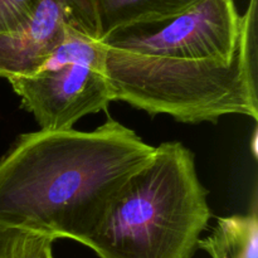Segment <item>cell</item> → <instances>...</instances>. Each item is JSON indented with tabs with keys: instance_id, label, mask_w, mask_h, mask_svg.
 Masks as SVG:
<instances>
[{
	"instance_id": "obj_7",
	"label": "cell",
	"mask_w": 258,
	"mask_h": 258,
	"mask_svg": "<svg viewBox=\"0 0 258 258\" xmlns=\"http://www.w3.org/2000/svg\"><path fill=\"white\" fill-rule=\"evenodd\" d=\"M201 0H92L100 40L116 30L176 17Z\"/></svg>"
},
{
	"instance_id": "obj_11",
	"label": "cell",
	"mask_w": 258,
	"mask_h": 258,
	"mask_svg": "<svg viewBox=\"0 0 258 258\" xmlns=\"http://www.w3.org/2000/svg\"><path fill=\"white\" fill-rule=\"evenodd\" d=\"M42 258H53L52 246H49V247H47V248H45V251L43 252V254H42Z\"/></svg>"
},
{
	"instance_id": "obj_6",
	"label": "cell",
	"mask_w": 258,
	"mask_h": 258,
	"mask_svg": "<svg viewBox=\"0 0 258 258\" xmlns=\"http://www.w3.org/2000/svg\"><path fill=\"white\" fill-rule=\"evenodd\" d=\"M68 28L100 40L92 0H40L18 32L0 34V77L34 75L62 42Z\"/></svg>"
},
{
	"instance_id": "obj_9",
	"label": "cell",
	"mask_w": 258,
	"mask_h": 258,
	"mask_svg": "<svg viewBox=\"0 0 258 258\" xmlns=\"http://www.w3.org/2000/svg\"><path fill=\"white\" fill-rule=\"evenodd\" d=\"M54 239L20 229L0 228V258H42Z\"/></svg>"
},
{
	"instance_id": "obj_2",
	"label": "cell",
	"mask_w": 258,
	"mask_h": 258,
	"mask_svg": "<svg viewBox=\"0 0 258 258\" xmlns=\"http://www.w3.org/2000/svg\"><path fill=\"white\" fill-rule=\"evenodd\" d=\"M257 8L258 0H249L228 59H163L105 45L112 101L184 123L217 122L226 115L257 120Z\"/></svg>"
},
{
	"instance_id": "obj_4",
	"label": "cell",
	"mask_w": 258,
	"mask_h": 258,
	"mask_svg": "<svg viewBox=\"0 0 258 258\" xmlns=\"http://www.w3.org/2000/svg\"><path fill=\"white\" fill-rule=\"evenodd\" d=\"M241 20L234 0H201L176 17L123 28L100 42L163 59H228L236 50Z\"/></svg>"
},
{
	"instance_id": "obj_3",
	"label": "cell",
	"mask_w": 258,
	"mask_h": 258,
	"mask_svg": "<svg viewBox=\"0 0 258 258\" xmlns=\"http://www.w3.org/2000/svg\"><path fill=\"white\" fill-rule=\"evenodd\" d=\"M211 218L193 151L168 141L126 181L83 244L100 258H191Z\"/></svg>"
},
{
	"instance_id": "obj_5",
	"label": "cell",
	"mask_w": 258,
	"mask_h": 258,
	"mask_svg": "<svg viewBox=\"0 0 258 258\" xmlns=\"http://www.w3.org/2000/svg\"><path fill=\"white\" fill-rule=\"evenodd\" d=\"M9 82L43 131L72 130L86 115L106 110L112 102L106 68L81 63L39 70Z\"/></svg>"
},
{
	"instance_id": "obj_10",
	"label": "cell",
	"mask_w": 258,
	"mask_h": 258,
	"mask_svg": "<svg viewBox=\"0 0 258 258\" xmlns=\"http://www.w3.org/2000/svg\"><path fill=\"white\" fill-rule=\"evenodd\" d=\"M40 0H0V34L22 29L34 14Z\"/></svg>"
},
{
	"instance_id": "obj_1",
	"label": "cell",
	"mask_w": 258,
	"mask_h": 258,
	"mask_svg": "<svg viewBox=\"0 0 258 258\" xmlns=\"http://www.w3.org/2000/svg\"><path fill=\"white\" fill-rule=\"evenodd\" d=\"M154 153L112 118L92 131L22 134L0 156V228L83 244Z\"/></svg>"
},
{
	"instance_id": "obj_8",
	"label": "cell",
	"mask_w": 258,
	"mask_h": 258,
	"mask_svg": "<svg viewBox=\"0 0 258 258\" xmlns=\"http://www.w3.org/2000/svg\"><path fill=\"white\" fill-rule=\"evenodd\" d=\"M198 248L212 258H258L257 209L218 218L211 236L199 239Z\"/></svg>"
}]
</instances>
